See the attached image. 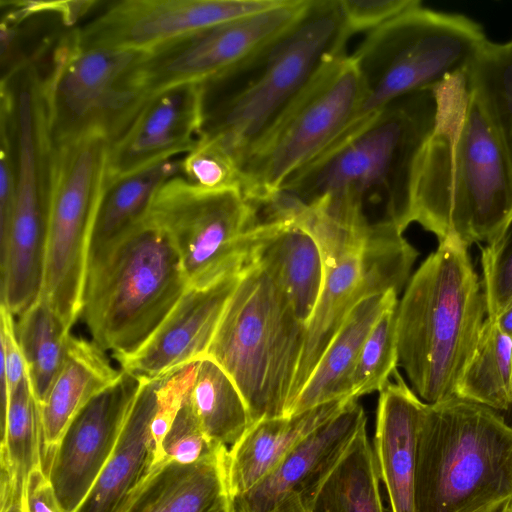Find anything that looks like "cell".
I'll list each match as a JSON object with an SVG mask.
<instances>
[{
    "label": "cell",
    "mask_w": 512,
    "mask_h": 512,
    "mask_svg": "<svg viewBox=\"0 0 512 512\" xmlns=\"http://www.w3.org/2000/svg\"><path fill=\"white\" fill-rule=\"evenodd\" d=\"M437 115L433 88L404 95L279 193L312 207L367 244L413 222L414 168Z\"/></svg>",
    "instance_id": "obj_1"
},
{
    "label": "cell",
    "mask_w": 512,
    "mask_h": 512,
    "mask_svg": "<svg viewBox=\"0 0 512 512\" xmlns=\"http://www.w3.org/2000/svg\"><path fill=\"white\" fill-rule=\"evenodd\" d=\"M432 88L437 115L414 168L413 222L439 242H488L512 215L511 165L465 71Z\"/></svg>",
    "instance_id": "obj_2"
},
{
    "label": "cell",
    "mask_w": 512,
    "mask_h": 512,
    "mask_svg": "<svg viewBox=\"0 0 512 512\" xmlns=\"http://www.w3.org/2000/svg\"><path fill=\"white\" fill-rule=\"evenodd\" d=\"M486 317L468 247L455 238L440 241L397 306L398 365L425 403L456 397Z\"/></svg>",
    "instance_id": "obj_3"
},
{
    "label": "cell",
    "mask_w": 512,
    "mask_h": 512,
    "mask_svg": "<svg viewBox=\"0 0 512 512\" xmlns=\"http://www.w3.org/2000/svg\"><path fill=\"white\" fill-rule=\"evenodd\" d=\"M512 498V425L458 397L426 403L416 452V512H477Z\"/></svg>",
    "instance_id": "obj_4"
},
{
    "label": "cell",
    "mask_w": 512,
    "mask_h": 512,
    "mask_svg": "<svg viewBox=\"0 0 512 512\" xmlns=\"http://www.w3.org/2000/svg\"><path fill=\"white\" fill-rule=\"evenodd\" d=\"M487 40L469 17L421 2L366 33L351 54L363 83L361 102L317 158L342 146L396 99L465 71Z\"/></svg>",
    "instance_id": "obj_5"
},
{
    "label": "cell",
    "mask_w": 512,
    "mask_h": 512,
    "mask_svg": "<svg viewBox=\"0 0 512 512\" xmlns=\"http://www.w3.org/2000/svg\"><path fill=\"white\" fill-rule=\"evenodd\" d=\"M305 335L306 324L275 280L259 265H247L205 356L236 384L250 426L286 415Z\"/></svg>",
    "instance_id": "obj_6"
},
{
    "label": "cell",
    "mask_w": 512,
    "mask_h": 512,
    "mask_svg": "<svg viewBox=\"0 0 512 512\" xmlns=\"http://www.w3.org/2000/svg\"><path fill=\"white\" fill-rule=\"evenodd\" d=\"M187 288L172 242L143 220L88 264L81 315L92 341L120 362L150 339Z\"/></svg>",
    "instance_id": "obj_7"
},
{
    "label": "cell",
    "mask_w": 512,
    "mask_h": 512,
    "mask_svg": "<svg viewBox=\"0 0 512 512\" xmlns=\"http://www.w3.org/2000/svg\"><path fill=\"white\" fill-rule=\"evenodd\" d=\"M110 143L100 127L48 143L47 236L40 295L69 329L82 314L91 236L107 188Z\"/></svg>",
    "instance_id": "obj_8"
},
{
    "label": "cell",
    "mask_w": 512,
    "mask_h": 512,
    "mask_svg": "<svg viewBox=\"0 0 512 512\" xmlns=\"http://www.w3.org/2000/svg\"><path fill=\"white\" fill-rule=\"evenodd\" d=\"M362 94L351 54L327 57L243 154L241 189L247 199L260 207L275 197L342 131Z\"/></svg>",
    "instance_id": "obj_9"
},
{
    "label": "cell",
    "mask_w": 512,
    "mask_h": 512,
    "mask_svg": "<svg viewBox=\"0 0 512 512\" xmlns=\"http://www.w3.org/2000/svg\"><path fill=\"white\" fill-rule=\"evenodd\" d=\"M339 0H311L304 15L252 67L244 86L206 113L200 138L215 141L239 165L248 147L330 55L349 40Z\"/></svg>",
    "instance_id": "obj_10"
},
{
    "label": "cell",
    "mask_w": 512,
    "mask_h": 512,
    "mask_svg": "<svg viewBox=\"0 0 512 512\" xmlns=\"http://www.w3.org/2000/svg\"><path fill=\"white\" fill-rule=\"evenodd\" d=\"M257 214L240 187L205 188L177 174L158 187L143 220L170 239L188 286H205L250 264Z\"/></svg>",
    "instance_id": "obj_11"
},
{
    "label": "cell",
    "mask_w": 512,
    "mask_h": 512,
    "mask_svg": "<svg viewBox=\"0 0 512 512\" xmlns=\"http://www.w3.org/2000/svg\"><path fill=\"white\" fill-rule=\"evenodd\" d=\"M145 53L84 47L76 29L58 43L52 65L40 78L48 137L58 142L91 127L111 141L135 118L144 103L128 85V75Z\"/></svg>",
    "instance_id": "obj_12"
},
{
    "label": "cell",
    "mask_w": 512,
    "mask_h": 512,
    "mask_svg": "<svg viewBox=\"0 0 512 512\" xmlns=\"http://www.w3.org/2000/svg\"><path fill=\"white\" fill-rule=\"evenodd\" d=\"M311 0L278 6L181 38L146 53L128 75L145 103L187 84L211 83L250 69L304 15Z\"/></svg>",
    "instance_id": "obj_13"
},
{
    "label": "cell",
    "mask_w": 512,
    "mask_h": 512,
    "mask_svg": "<svg viewBox=\"0 0 512 512\" xmlns=\"http://www.w3.org/2000/svg\"><path fill=\"white\" fill-rule=\"evenodd\" d=\"M417 256V250L403 237L366 246L325 265L322 290L306 324L286 415L353 307L372 294L390 290L399 294Z\"/></svg>",
    "instance_id": "obj_14"
},
{
    "label": "cell",
    "mask_w": 512,
    "mask_h": 512,
    "mask_svg": "<svg viewBox=\"0 0 512 512\" xmlns=\"http://www.w3.org/2000/svg\"><path fill=\"white\" fill-rule=\"evenodd\" d=\"M284 0H123L76 29L84 47L153 52L181 38L281 4Z\"/></svg>",
    "instance_id": "obj_15"
},
{
    "label": "cell",
    "mask_w": 512,
    "mask_h": 512,
    "mask_svg": "<svg viewBox=\"0 0 512 512\" xmlns=\"http://www.w3.org/2000/svg\"><path fill=\"white\" fill-rule=\"evenodd\" d=\"M140 382L121 369L111 385L78 411L44 460L63 512L78 509L109 460Z\"/></svg>",
    "instance_id": "obj_16"
},
{
    "label": "cell",
    "mask_w": 512,
    "mask_h": 512,
    "mask_svg": "<svg viewBox=\"0 0 512 512\" xmlns=\"http://www.w3.org/2000/svg\"><path fill=\"white\" fill-rule=\"evenodd\" d=\"M366 416L357 399L315 429L260 482L233 499L236 512H312L314 501Z\"/></svg>",
    "instance_id": "obj_17"
},
{
    "label": "cell",
    "mask_w": 512,
    "mask_h": 512,
    "mask_svg": "<svg viewBox=\"0 0 512 512\" xmlns=\"http://www.w3.org/2000/svg\"><path fill=\"white\" fill-rule=\"evenodd\" d=\"M206 89L200 84L181 85L148 99L110 143L107 185L193 150L205 123Z\"/></svg>",
    "instance_id": "obj_18"
},
{
    "label": "cell",
    "mask_w": 512,
    "mask_h": 512,
    "mask_svg": "<svg viewBox=\"0 0 512 512\" xmlns=\"http://www.w3.org/2000/svg\"><path fill=\"white\" fill-rule=\"evenodd\" d=\"M240 275L232 273L205 286H188L150 339L119 362L121 369L148 379L205 356Z\"/></svg>",
    "instance_id": "obj_19"
},
{
    "label": "cell",
    "mask_w": 512,
    "mask_h": 512,
    "mask_svg": "<svg viewBox=\"0 0 512 512\" xmlns=\"http://www.w3.org/2000/svg\"><path fill=\"white\" fill-rule=\"evenodd\" d=\"M177 368L141 379L114 451L75 512H119L149 471L155 455L152 422Z\"/></svg>",
    "instance_id": "obj_20"
},
{
    "label": "cell",
    "mask_w": 512,
    "mask_h": 512,
    "mask_svg": "<svg viewBox=\"0 0 512 512\" xmlns=\"http://www.w3.org/2000/svg\"><path fill=\"white\" fill-rule=\"evenodd\" d=\"M392 376L380 391L373 449L391 512H416L417 438L426 403L397 369Z\"/></svg>",
    "instance_id": "obj_21"
},
{
    "label": "cell",
    "mask_w": 512,
    "mask_h": 512,
    "mask_svg": "<svg viewBox=\"0 0 512 512\" xmlns=\"http://www.w3.org/2000/svg\"><path fill=\"white\" fill-rule=\"evenodd\" d=\"M228 448L182 465L161 460L151 466L119 512H223L230 496Z\"/></svg>",
    "instance_id": "obj_22"
},
{
    "label": "cell",
    "mask_w": 512,
    "mask_h": 512,
    "mask_svg": "<svg viewBox=\"0 0 512 512\" xmlns=\"http://www.w3.org/2000/svg\"><path fill=\"white\" fill-rule=\"evenodd\" d=\"M356 398L344 397L293 416L260 420L228 448L227 483L232 499L266 477L305 437L342 412Z\"/></svg>",
    "instance_id": "obj_23"
},
{
    "label": "cell",
    "mask_w": 512,
    "mask_h": 512,
    "mask_svg": "<svg viewBox=\"0 0 512 512\" xmlns=\"http://www.w3.org/2000/svg\"><path fill=\"white\" fill-rule=\"evenodd\" d=\"M250 263L262 267L275 280L297 317L307 324L325 275L323 256L314 238L293 224L257 223Z\"/></svg>",
    "instance_id": "obj_24"
},
{
    "label": "cell",
    "mask_w": 512,
    "mask_h": 512,
    "mask_svg": "<svg viewBox=\"0 0 512 512\" xmlns=\"http://www.w3.org/2000/svg\"><path fill=\"white\" fill-rule=\"evenodd\" d=\"M397 295L395 290L372 294L353 307L287 416L297 415L339 398H353L350 394V378L361 348L381 314L398 303Z\"/></svg>",
    "instance_id": "obj_25"
},
{
    "label": "cell",
    "mask_w": 512,
    "mask_h": 512,
    "mask_svg": "<svg viewBox=\"0 0 512 512\" xmlns=\"http://www.w3.org/2000/svg\"><path fill=\"white\" fill-rule=\"evenodd\" d=\"M120 373L95 342L70 334L63 365L40 405L43 461L52 453L78 411L111 385Z\"/></svg>",
    "instance_id": "obj_26"
},
{
    "label": "cell",
    "mask_w": 512,
    "mask_h": 512,
    "mask_svg": "<svg viewBox=\"0 0 512 512\" xmlns=\"http://www.w3.org/2000/svg\"><path fill=\"white\" fill-rule=\"evenodd\" d=\"M1 431L0 505L25 504L29 474L44 466L41 406L28 373L10 392Z\"/></svg>",
    "instance_id": "obj_27"
},
{
    "label": "cell",
    "mask_w": 512,
    "mask_h": 512,
    "mask_svg": "<svg viewBox=\"0 0 512 512\" xmlns=\"http://www.w3.org/2000/svg\"><path fill=\"white\" fill-rule=\"evenodd\" d=\"M181 173V160H166L107 185L91 236L88 264L141 223L158 187Z\"/></svg>",
    "instance_id": "obj_28"
},
{
    "label": "cell",
    "mask_w": 512,
    "mask_h": 512,
    "mask_svg": "<svg viewBox=\"0 0 512 512\" xmlns=\"http://www.w3.org/2000/svg\"><path fill=\"white\" fill-rule=\"evenodd\" d=\"M187 399L201 431L214 445L230 448L250 426L249 412L239 389L208 356L198 360Z\"/></svg>",
    "instance_id": "obj_29"
},
{
    "label": "cell",
    "mask_w": 512,
    "mask_h": 512,
    "mask_svg": "<svg viewBox=\"0 0 512 512\" xmlns=\"http://www.w3.org/2000/svg\"><path fill=\"white\" fill-rule=\"evenodd\" d=\"M379 482L364 423L321 487L312 512H384Z\"/></svg>",
    "instance_id": "obj_30"
},
{
    "label": "cell",
    "mask_w": 512,
    "mask_h": 512,
    "mask_svg": "<svg viewBox=\"0 0 512 512\" xmlns=\"http://www.w3.org/2000/svg\"><path fill=\"white\" fill-rule=\"evenodd\" d=\"M15 331L34 395L41 405L65 360L70 329L40 295L18 316Z\"/></svg>",
    "instance_id": "obj_31"
},
{
    "label": "cell",
    "mask_w": 512,
    "mask_h": 512,
    "mask_svg": "<svg viewBox=\"0 0 512 512\" xmlns=\"http://www.w3.org/2000/svg\"><path fill=\"white\" fill-rule=\"evenodd\" d=\"M456 397L504 414L512 399V339L494 319L484 321L477 348L456 388Z\"/></svg>",
    "instance_id": "obj_32"
},
{
    "label": "cell",
    "mask_w": 512,
    "mask_h": 512,
    "mask_svg": "<svg viewBox=\"0 0 512 512\" xmlns=\"http://www.w3.org/2000/svg\"><path fill=\"white\" fill-rule=\"evenodd\" d=\"M465 73L512 168V45L487 40Z\"/></svg>",
    "instance_id": "obj_33"
},
{
    "label": "cell",
    "mask_w": 512,
    "mask_h": 512,
    "mask_svg": "<svg viewBox=\"0 0 512 512\" xmlns=\"http://www.w3.org/2000/svg\"><path fill=\"white\" fill-rule=\"evenodd\" d=\"M397 306L387 308L370 330L350 378L353 398L381 391L398 365Z\"/></svg>",
    "instance_id": "obj_34"
},
{
    "label": "cell",
    "mask_w": 512,
    "mask_h": 512,
    "mask_svg": "<svg viewBox=\"0 0 512 512\" xmlns=\"http://www.w3.org/2000/svg\"><path fill=\"white\" fill-rule=\"evenodd\" d=\"M481 248L487 318L495 319L512 300V215Z\"/></svg>",
    "instance_id": "obj_35"
},
{
    "label": "cell",
    "mask_w": 512,
    "mask_h": 512,
    "mask_svg": "<svg viewBox=\"0 0 512 512\" xmlns=\"http://www.w3.org/2000/svg\"><path fill=\"white\" fill-rule=\"evenodd\" d=\"M181 173L188 181L205 188H241L238 161L209 139L200 138L195 148L181 159Z\"/></svg>",
    "instance_id": "obj_36"
},
{
    "label": "cell",
    "mask_w": 512,
    "mask_h": 512,
    "mask_svg": "<svg viewBox=\"0 0 512 512\" xmlns=\"http://www.w3.org/2000/svg\"><path fill=\"white\" fill-rule=\"evenodd\" d=\"M227 448L212 444L201 431L187 395L162 442L164 459L190 465Z\"/></svg>",
    "instance_id": "obj_37"
},
{
    "label": "cell",
    "mask_w": 512,
    "mask_h": 512,
    "mask_svg": "<svg viewBox=\"0 0 512 512\" xmlns=\"http://www.w3.org/2000/svg\"><path fill=\"white\" fill-rule=\"evenodd\" d=\"M349 38L368 33L415 6L418 0H339Z\"/></svg>",
    "instance_id": "obj_38"
},
{
    "label": "cell",
    "mask_w": 512,
    "mask_h": 512,
    "mask_svg": "<svg viewBox=\"0 0 512 512\" xmlns=\"http://www.w3.org/2000/svg\"><path fill=\"white\" fill-rule=\"evenodd\" d=\"M11 311L0 305V364L5 368L10 392L27 375V365L17 340L15 319Z\"/></svg>",
    "instance_id": "obj_39"
},
{
    "label": "cell",
    "mask_w": 512,
    "mask_h": 512,
    "mask_svg": "<svg viewBox=\"0 0 512 512\" xmlns=\"http://www.w3.org/2000/svg\"><path fill=\"white\" fill-rule=\"evenodd\" d=\"M25 497L28 512H63L43 465L29 474Z\"/></svg>",
    "instance_id": "obj_40"
},
{
    "label": "cell",
    "mask_w": 512,
    "mask_h": 512,
    "mask_svg": "<svg viewBox=\"0 0 512 512\" xmlns=\"http://www.w3.org/2000/svg\"><path fill=\"white\" fill-rule=\"evenodd\" d=\"M498 328L512 339V300L494 319Z\"/></svg>",
    "instance_id": "obj_41"
},
{
    "label": "cell",
    "mask_w": 512,
    "mask_h": 512,
    "mask_svg": "<svg viewBox=\"0 0 512 512\" xmlns=\"http://www.w3.org/2000/svg\"><path fill=\"white\" fill-rule=\"evenodd\" d=\"M477 512H512V498L493 504Z\"/></svg>",
    "instance_id": "obj_42"
},
{
    "label": "cell",
    "mask_w": 512,
    "mask_h": 512,
    "mask_svg": "<svg viewBox=\"0 0 512 512\" xmlns=\"http://www.w3.org/2000/svg\"><path fill=\"white\" fill-rule=\"evenodd\" d=\"M0 512H28L26 505L12 504L6 507H1Z\"/></svg>",
    "instance_id": "obj_43"
},
{
    "label": "cell",
    "mask_w": 512,
    "mask_h": 512,
    "mask_svg": "<svg viewBox=\"0 0 512 512\" xmlns=\"http://www.w3.org/2000/svg\"><path fill=\"white\" fill-rule=\"evenodd\" d=\"M505 418V420L512 425V399H511V403H510V406H509V409L504 413L502 414Z\"/></svg>",
    "instance_id": "obj_44"
},
{
    "label": "cell",
    "mask_w": 512,
    "mask_h": 512,
    "mask_svg": "<svg viewBox=\"0 0 512 512\" xmlns=\"http://www.w3.org/2000/svg\"><path fill=\"white\" fill-rule=\"evenodd\" d=\"M223 512H236L233 500L230 501Z\"/></svg>",
    "instance_id": "obj_45"
},
{
    "label": "cell",
    "mask_w": 512,
    "mask_h": 512,
    "mask_svg": "<svg viewBox=\"0 0 512 512\" xmlns=\"http://www.w3.org/2000/svg\"><path fill=\"white\" fill-rule=\"evenodd\" d=\"M508 43L512 45V40H511V41H509Z\"/></svg>",
    "instance_id": "obj_46"
}]
</instances>
